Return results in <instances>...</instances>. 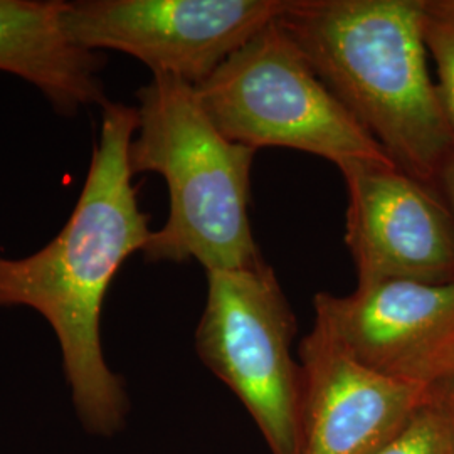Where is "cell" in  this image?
Returning <instances> with one entry per match:
<instances>
[{
    "label": "cell",
    "mask_w": 454,
    "mask_h": 454,
    "mask_svg": "<svg viewBox=\"0 0 454 454\" xmlns=\"http://www.w3.org/2000/svg\"><path fill=\"white\" fill-rule=\"evenodd\" d=\"M133 176L153 172L168 187V219L142 249L146 262L194 260L206 273L262 261L249 221L256 150L227 140L204 112L195 86L153 76L137 91Z\"/></svg>",
    "instance_id": "cell-3"
},
{
    "label": "cell",
    "mask_w": 454,
    "mask_h": 454,
    "mask_svg": "<svg viewBox=\"0 0 454 454\" xmlns=\"http://www.w3.org/2000/svg\"><path fill=\"white\" fill-rule=\"evenodd\" d=\"M422 22L439 95L454 130V0H422Z\"/></svg>",
    "instance_id": "cell-11"
},
{
    "label": "cell",
    "mask_w": 454,
    "mask_h": 454,
    "mask_svg": "<svg viewBox=\"0 0 454 454\" xmlns=\"http://www.w3.org/2000/svg\"><path fill=\"white\" fill-rule=\"evenodd\" d=\"M434 392L446 406L451 407L454 411V372L436 384Z\"/></svg>",
    "instance_id": "cell-14"
},
{
    "label": "cell",
    "mask_w": 454,
    "mask_h": 454,
    "mask_svg": "<svg viewBox=\"0 0 454 454\" xmlns=\"http://www.w3.org/2000/svg\"><path fill=\"white\" fill-rule=\"evenodd\" d=\"M276 22L390 160L436 189L454 130L427 63L422 0H286Z\"/></svg>",
    "instance_id": "cell-2"
},
{
    "label": "cell",
    "mask_w": 454,
    "mask_h": 454,
    "mask_svg": "<svg viewBox=\"0 0 454 454\" xmlns=\"http://www.w3.org/2000/svg\"><path fill=\"white\" fill-rule=\"evenodd\" d=\"M439 194L442 197L444 204L448 206L450 214L454 221V152L453 155L444 163L441 174H439L438 184H436Z\"/></svg>",
    "instance_id": "cell-13"
},
{
    "label": "cell",
    "mask_w": 454,
    "mask_h": 454,
    "mask_svg": "<svg viewBox=\"0 0 454 454\" xmlns=\"http://www.w3.org/2000/svg\"><path fill=\"white\" fill-rule=\"evenodd\" d=\"M286 0H80L65 29L88 51L138 59L153 76L197 86L283 12Z\"/></svg>",
    "instance_id": "cell-6"
},
{
    "label": "cell",
    "mask_w": 454,
    "mask_h": 454,
    "mask_svg": "<svg viewBox=\"0 0 454 454\" xmlns=\"http://www.w3.org/2000/svg\"><path fill=\"white\" fill-rule=\"evenodd\" d=\"M67 2L0 0V71L35 86L63 116L103 106L105 58L71 41Z\"/></svg>",
    "instance_id": "cell-10"
},
{
    "label": "cell",
    "mask_w": 454,
    "mask_h": 454,
    "mask_svg": "<svg viewBox=\"0 0 454 454\" xmlns=\"http://www.w3.org/2000/svg\"><path fill=\"white\" fill-rule=\"evenodd\" d=\"M377 454H454V411L434 392L404 433Z\"/></svg>",
    "instance_id": "cell-12"
},
{
    "label": "cell",
    "mask_w": 454,
    "mask_h": 454,
    "mask_svg": "<svg viewBox=\"0 0 454 454\" xmlns=\"http://www.w3.org/2000/svg\"><path fill=\"white\" fill-rule=\"evenodd\" d=\"M276 19L195 86L215 129L256 152L292 148L337 167L350 160L392 162Z\"/></svg>",
    "instance_id": "cell-4"
},
{
    "label": "cell",
    "mask_w": 454,
    "mask_h": 454,
    "mask_svg": "<svg viewBox=\"0 0 454 454\" xmlns=\"http://www.w3.org/2000/svg\"><path fill=\"white\" fill-rule=\"evenodd\" d=\"M300 358V454H377L404 433L434 395V387L362 364L318 317L301 340Z\"/></svg>",
    "instance_id": "cell-9"
},
{
    "label": "cell",
    "mask_w": 454,
    "mask_h": 454,
    "mask_svg": "<svg viewBox=\"0 0 454 454\" xmlns=\"http://www.w3.org/2000/svg\"><path fill=\"white\" fill-rule=\"evenodd\" d=\"M294 315L271 266L207 273L195 333L202 364L241 401L271 454L303 444L301 369L293 360Z\"/></svg>",
    "instance_id": "cell-5"
},
{
    "label": "cell",
    "mask_w": 454,
    "mask_h": 454,
    "mask_svg": "<svg viewBox=\"0 0 454 454\" xmlns=\"http://www.w3.org/2000/svg\"><path fill=\"white\" fill-rule=\"evenodd\" d=\"M339 170L348 192L345 243L358 285L454 281V221L434 187L394 162L350 160Z\"/></svg>",
    "instance_id": "cell-7"
},
{
    "label": "cell",
    "mask_w": 454,
    "mask_h": 454,
    "mask_svg": "<svg viewBox=\"0 0 454 454\" xmlns=\"http://www.w3.org/2000/svg\"><path fill=\"white\" fill-rule=\"evenodd\" d=\"M101 112L84 187L61 232L31 256L0 254V307H27L46 318L80 419L91 433L110 436L123 426L129 401L103 354L101 309L114 276L153 231L129 160L138 110L108 99Z\"/></svg>",
    "instance_id": "cell-1"
},
{
    "label": "cell",
    "mask_w": 454,
    "mask_h": 454,
    "mask_svg": "<svg viewBox=\"0 0 454 454\" xmlns=\"http://www.w3.org/2000/svg\"><path fill=\"white\" fill-rule=\"evenodd\" d=\"M315 317L367 367L434 387L454 372V281L384 279L318 293Z\"/></svg>",
    "instance_id": "cell-8"
}]
</instances>
